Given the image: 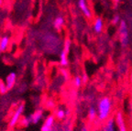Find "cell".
Here are the masks:
<instances>
[{
  "label": "cell",
  "mask_w": 132,
  "mask_h": 131,
  "mask_svg": "<svg viewBox=\"0 0 132 131\" xmlns=\"http://www.w3.org/2000/svg\"><path fill=\"white\" fill-rule=\"evenodd\" d=\"M112 109V102L109 97H103L99 100L98 107H97V116L99 120H106L109 117Z\"/></svg>",
  "instance_id": "6da1fadb"
},
{
  "label": "cell",
  "mask_w": 132,
  "mask_h": 131,
  "mask_svg": "<svg viewBox=\"0 0 132 131\" xmlns=\"http://www.w3.org/2000/svg\"><path fill=\"white\" fill-rule=\"evenodd\" d=\"M119 36H120V41L123 47H127L129 43V38H128V26H127L126 21L122 20L120 22L119 26Z\"/></svg>",
  "instance_id": "7a4b0ae2"
},
{
  "label": "cell",
  "mask_w": 132,
  "mask_h": 131,
  "mask_svg": "<svg viewBox=\"0 0 132 131\" xmlns=\"http://www.w3.org/2000/svg\"><path fill=\"white\" fill-rule=\"evenodd\" d=\"M70 47H71L70 39H66L65 42H64V47L60 54V64L62 66H66L68 64V58H67V56H68L69 51H70Z\"/></svg>",
  "instance_id": "3957f363"
},
{
  "label": "cell",
  "mask_w": 132,
  "mask_h": 131,
  "mask_svg": "<svg viewBox=\"0 0 132 131\" xmlns=\"http://www.w3.org/2000/svg\"><path fill=\"white\" fill-rule=\"evenodd\" d=\"M25 109V104H20L19 105V107L16 109V111L14 112V115L12 116V118H11L10 122H9V126L11 127H13L14 126H16V124L19 121V119L21 118V116L23 114V111Z\"/></svg>",
  "instance_id": "277c9868"
},
{
  "label": "cell",
  "mask_w": 132,
  "mask_h": 131,
  "mask_svg": "<svg viewBox=\"0 0 132 131\" xmlns=\"http://www.w3.org/2000/svg\"><path fill=\"white\" fill-rule=\"evenodd\" d=\"M55 123V117L53 116H49L47 117V118L44 121V124L41 127L40 130L41 131H52V127L54 126Z\"/></svg>",
  "instance_id": "5b68a950"
},
{
  "label": "cell",
  "mask_w": 132,
  "mask_h": 131,
  "mask_svg": "<svg viewBox=\"0 0 132 131\" xmlns=\"http://www.w3.org/2000/svg\"><path fill=\"white\" fill-rule=\"evenodd\" d=\"M116 123H117V126H118V131H127V127H126V124H125V120H124L123 116H122V114L120 112L117 114Z\"/></svg>",
  "instance_id": "8992f818"
},
{
  "label": "cell",
  "mask_w": 132,
  "mask_h": 131,
  "mask_svg": "<svg viewBox=\"0 0 132 131\" xmlns=\"http://www.w3.org/2000/svg\"><path fill=\"white\" fill-rule=\"evenodd\" d=\"M16 81V75L15 72H10L7 76L6 77V85L7 87L8 90H10L14 87Z\"/></svg>",
  "instance_id": "52a82bcc"
},
{
  "label": "cell",
  "mask_w": 132,
  "mask_h": 131,
  "mask_svg": "<svg viewBox=\"0 0 132 131\" xmlns=\"http://www.w3.org/2000/svg\"><path fill=\"white\" fill-rule=\"evenodd\" d=\"M43 111L41 109H39V110H36L35 112L33 113L32 115L29 117V119H30V122L32 124H38L39 121L42 119L43 117Z\"/></svg>",
  "instance_id": "ba28073f"
},
{
  "label": "cell",
  "mask_w": 132,
  "mask_h": 131,
  "mask_svg": "<svg viewBox=\"0 0 132 131\" xmlns=\"http://www.w3.org/2000/svg\"><path fill=\"white\" fill-rule=\"evenodd\" d=\"M101 131H116L115 129V120L113 118H109L106 121L105 125L103 127Z\"/></svg>",
  "instance_id": "9c48e42d"
},
{
  "label": "cell",
  "mask_w": 132,
  "mask_h": 131,
  "mask_svg": "<svg viewBox=\"0 0 132 131\" xmlns=\"http://www.w3.org/2000/svg\"><path fill=\"white\" fill-rule=\"evenodd\" d=\"M79 6H80L81 10L84 12V14L85 15V17L87 18H90L91 17V12L89 10V8L87 7L86 3H85V0H79Z\"/></svg>",
  "instance_id": "30bf717a"
},
{
  "label": "cell",
  "mask_w": 132,
  "mask_h": 131,
  "mask_svg": "<svg viewBox=\"0 0 132 131\" xmlns=\"http://www.w3.org/2000/svg\"><path fill=\"white\" fill-rule=\"evenodd\" d=\"M102 29H103V20L101 18H98L94 24V30L96 33H100L102 31Z\"/></svg>",
  "instance_id": "8fae6325"
},
{
  "label": "cell",
  "mask_w": 132,
  "mask_h": 131,
  "mask_svg": "<svg viewBox=\"0 0 132 131\" xmlns=\"http://www.w3.org/2000/svg\"><path fill=\"white\" fill-rule=\"evenodd\" d=\"M53 25H54V28H55L57 30H60V29L62 28V26L64 25L63 18H62V17H58V18H56L55 20H54V22H53Z\"/></svg>",
  "instance_id": "7c38bea8"
},
{
  "label": "cell",
  "mask_w": 132,
  "mask_h": 131,
  "mask_svg": "<svg viewBox=\"0 0 132 131\" xmlns=\"http://www.w3.org/2000/svg\"><path fill=\"white\" fill-rule=\"evenodd\" d=\"M9 43V38L7 36H4L2 39H0V50L2 51H5L6 50Z\"/></svg>",
  "instance_id": "4fadbf2b"
},
{
  "label": "cell",
  "mask_w": 132,
  "mask_h": 131,
  "mask_svg": "<svg viewBox=\"0 0 132 131\" xmlns=\"http://www.w3.org/2000/svg\"><path fill=\"white\" fill-rule=\"evenodd\" d=\"M97 115V111L95 110V108L94 107H91L89 108V111H88V117H89V120L93 121L95 119V117Z\"/></svg>",
  "instance_id": "5bb4252c"
},
{
  "label": "cell",
  "mask_w": 132,
  "mask_h": 131,
  "mask_svg": "<svg viewBox=\"0 0 132 131\" xmlns=\"http://www.w3.org/2000/svg\"><path fill=\"white\" fill-rule=\"evenodd\" d=\"M82 78L81 77L80 75H76L75 77H74V80H73V84L74 85L76 86L77 88H79V87H81V85H82Z\"/></svg>",
  "instance_id": "9a60e30c"
},
{
  "label": "cell",
  "mask_w": 132,
  "mask_h": 131,
  "mask_svg": "<svg viewBox=\"0 0 132 131\" xmlns=\"http://www.w3.org/2000/svg\"><path fill=\"white\" fill-rule=\"evenodd\" d=\"M55 116H56V117H57L58 119H63L64 117H65V116H66L65 110H63V109H58V110L56 111Z\"/></svg>",
  "instance_id": "2e32d148"
},
{
  "label": "cell",
  "mask_w": 132,
  "mask_h": 131,
  "mask_svg": "<svg viewBox=\"0 0 132 131\" xmlns=\"http://www.w3.org/2000/svg\"><path fill=\"white\" fill-rule=\"evenodd\" d=\"M29 123H31L29 117H23V118H21V120H20V125L22 126V127H28Z\"/></svg>",
  "instance_id": "e0dca14e"
},
{
  "label": "cell",
  "mask_w": 132,
  "mask_h": 131,
  "mask_svg": "<svg viewBox=\"0 0 132 131\" xmlns=\"http://www.w3.org/2000/svg\"><path fill=\"white\" fill-rule=\"evenodd\" d=\"M7 90L8 89L6 85V83H3V82L0 81V94H6Z\"/></svg>",
  "instance_id": "ac0fdd59"
},
{
  "label": "cell",
  "mask_w": 132,
  "mask_h": 131,
  "mask_svg": "<svg viewBox=\"0 0 132 131\" xmlns=\"http://www.w3.org/2000/svg\"><path fill=\"white\" fill-rule=\"evenodd\" d=\"M118 21H119V17L115 16V18L113 19V24H117V23H118Z\"/></svg>",
  "instance_id": "d6986e66"
},
{
  "label": "cell",
  "mask_w": 132,
  "mask_h": 131,
  "mask_svg": "<svg viewBox=\"0 0 132 131\" xmlns=\"http://www.w3.org/2000/svg\"><path fill=\"white\" fill-rule=\"evenodd\" d=\"M82 82L84 83H86L87 82V79H88V78H87V76H86V74H84V75H82Z\"/></svg>",
  "instance_id": "ffe728a7"
},
{
  "label": "cell",
  "mask_w": 132,
  "mask_h": 131,
  "mask_svg": "<svg viewBox=\"0 0 132 131\" xmlns=\"http://www.w3.org/2000/svg\"><path fill=\"white\" fill-rule=\"evenodd\" d=\"M80 131H89V128L87 127H85V126H84V127H82Z\"/></svg>",
  "instance_id": "44dd1931"
},
{
  "label": "cell",
  "mask_w": 132,
  "mask_h": 131,
  "mask_svg": "<svg viewBox=\"0 0 132 131\" xmlns=\"http://www.w3.org/2000/svg\"><path fill=\"white\" fill-rule=\"evenodd\" d=\"M2 5V0H0V6Z\"/></svg>",
  "instance_id": "7402d4cb"
},
{
  "label": "cell",
  "mask_w": 132,
  "mask_h": 131,
  "mask_svg": "<svg viewBox=\"0 0 132 131\" xmlns=\"http://www.w3.org/2000/svg\"><path fill=\"white\" fill-rule=\"evenodd\" d=\"M1 52H2V51H1V50H0V54H1Z\"/></svg>",
  "instance_id": "603a6c76"
},
{
  "label": "cell",
  "mask_w": 132,
  "mask_h": 131,
  "mask_svg": "<svg viewBox=\"0 0 132 131\" xmlns=\"http://www.w3.org/2000/svg\"><path fill=\"white\" fill-rule=\"evenodd\" d=\"M115 1H117V2H118V1H119V0H115Z\"/></svg>",
  "instance_id": "cb8c5ba5"
},
{
  "label": "cell",
  "mask_w": 132,
  "mask_h": 131,
  "mask_svg": "<svg viewBox=\"0 0 132 131\" xmlns=\"http://www.w3.org/2000/svg\"><path fill=\"white\" fill-rule=\"evenodd\" d=\"M131 81H132V74H131Z\"/></svg>",
  "instance_id": "d4e9b609"
},
{
  "label": "cell",
  "mask_w": 132,
  "mask_h": 131,
  "mask_svg": "<svg viewBox=\"0 0 132 131\" xmlns=\"http://www.w3.org/2000/svg\"><path fill=\"white\" fill-rule=\"evenodd\" d=\"M64 131H67V130H64Z\"/></svg>",
  "instance_id": "484cf974"
}]
</instances>
